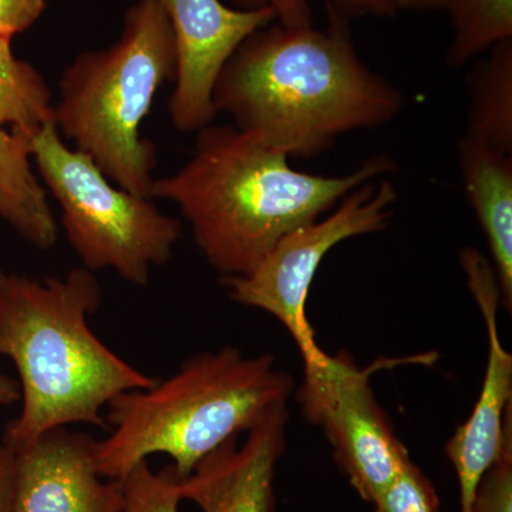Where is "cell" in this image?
Returning a JSON list of instances; mask_svg holds the SVG:
<instances>
[{"mask_svg":"<svg viewBox=\"0 0 512 512\" xmlns=\"http://www.w3.org/2000/svg\"><path fill=\"white\" fill-rule=\"evenodd\" d=\"M235 8L244 10L269 9L275 13L276 23L286 28L313 25L309 0H231ZM335 8L349 16H376L394 18L397 15L393 0H328Z\"/></svg>","mask_w":512,"mask_h":512,"instance_id":"19","label":"cell"},{"mask_svg":"<svg viewBox=\"0 0 512 512\" xmlns=\"http://www.w3.org/2000/svg\"><path fill=\"white\" fill-rule=\"evenodd\" d=\"M28 137L37 173L62 208L67 241L83 268L111 269L130 284L147 286L151 269L173 256L181 221L158 210L151 198L114 187L92 158L64 143L55 121Z\"/></svg>","mask_w":512,"mask_h":512,"instance_id":"6","label":"cell"},{"mask_svg":"<svg viewBox=\"0 0 512 512\" xmlns=\"http://www.w3.org/2000/svg\"><path fill=\"white\" fill-rule=\"evenodd\" d=\"M53 104L39 70L15 56L12 39L0 36V128L32 133L53 120Z\"/></svg>","mask_w":512,"mask_h":512,"instance_id":"16","label":"cell"},{"mask_svg":"<svg viewBox=\"0 0 512 512\" xmlns=\"http://www.w3.org/2000/svg\"><path fill=\"white\" fill-rule=\"evenodd\" d=\"M396 187L387 178L350 191L325 218L293 229L247 275L222 278L232 301L274 316L295 340L303 365L325 355L306 316L309 291L325 256L340 242L390 224Z\"/></svg>","mask_w":512,"mask_h":512,"instance_id":"7","label":"cell"},{"mask_svg":"<svg viewBox=\"0 0 512 512\" xmlns=\"http://www.w3.org/2000/svg\"><path fill=\"white\" fill-rule=\"evenodd\" d=\"M29 133L0 128V218L40 251L55 247L59 229L45 185L33 171Z\"/></svg>","mask_w":512,"mask_h":512,"instance_id":"14","label":"cell"},{"mask_svg":"<svg viewBox=\"0 0 512 512\" xmlns=\"http://www.w3.org/2000/svg\"><path fill=\"white\" fill-rule=\"evenodd\" d=\"M453 39L450 69L466 66L497 43L512 40V0H447Z\"/></svg>","mask_w":512,"mask_h":512,"instance_id":"17","label":"cell"},{"mask_svg":"<svg viewBox=\"0 0 512 512\" xmlns=\"http://www.w3.org/2000/svg\"><path fill=\"white\" fill-rule=\"evenodd\" d=\"M328 2V23L256 30L221 70L215 110L286 157L312 158L356 130L390 123L404 97L357 53L350 20Z\"/></svg>","mask_w":512,"mask_h":512,"instance_id":"1","label":"cell"},{"mask_svg":"<svg viewBox=\"0 0 512 512\" xmlns=\"http://www.w3.org/2000/svg\"><path fill=\"white\" fill-rule=\"evenodd\" d=\"M394 168L392 158L376 156L340 177L302 173L234 124L212 123L197 131L194 153L177 173L154 180L150 198L180 208L201 254L228 278L249 274L279 239Z\"/></svg>","mask_w":512,"mask_h":512,"instance_id":"2","label":"cell"},{"mask_svg":"<svg viewBox=\"0 0 512 512\" xmlns=\"http://www.w3.org/2000/svg\"><path fill=\"white\" fill-rule=\"evenodd\" d=\"M94 444L59 427L13 450L12 512H123V481L101 476Z\"/></svg>","mask_w":512,"mask_h":512,"instance_id":"11","label":"cell"},{"mask_svg":"<svg viewBox=\"0 0 512 512\" xmlns=\"http://www.w3.org/2000/svg\"><path fill=\"white\" fill-rule=\"evenodd\" d=\"M178 478L173 467L154 473L148 461L123 478V512H180Z\"/></svg>","mask_w":512,"mask_h":512,"instance_id":"18","label":"cell"},{"mask_svg":"<svg viewBox=\"0 0 512 512\" xmlns=\"http://www.w3.org/2000/svg\"><path fill=\"white\" fill-rule=\"evenodd\" d=\"M470 512H512V406L505 417L500 453L481 477Z\"/></svg>","mask_w":512,"mask_h":512,"instance_id":"21","label":"cell"},{"mask_svg":"<svg viewBox=\"0 0 512 512\" xmlns=\"http://www.w3.org/2000/svg\"><path fill=\"white\" fill-rule=\"evenodd\" d=\"M468 286L483 313L488 357L483 386L473 412L447 441L446 454L457 474L460 512H470L474 493L503 443L505 417L512 406V356L501 343L497 325L500 288L493 265L476 248L460 252Z\"/></svg>","mask_w":512,"mask_h":512,"instance_id":"10","label":"cell"},{"mask_svg":"<svg viewBox=\"0 0 512 512\" xmlns=\"http://www.w3.org/2000/svg\"><path fill=\"white\" fill-rule=\"evenodd\" d=\"M464 190L487 238L500 302L512 311V156L464 136L458 143Z\"/></svg>","mask_w":512,"mask_h":512,"instance_id":"13","label":"cell"},{"mask_svg":"<svg viewBox=\"0 0 512 512\" xmlns=\"http://www.w3.org/2000/svg\"><path fill=\"white\" fill-rule=\"evenodd\" d=\"M370 376L372 369H359L346 353H325L303 365L296 400L305 419L322 429L353 490L373 504L410 456L377 403Z\"/></svg>","mask_w":512,"mask_h":512,"instance_id":"8","label":"cell"},{"mask_svg":"<svg viewBox=\"0 0 512 512\" xmlns=\"http://www.w3.org/2000/svg\"><path fill=\"white\" fill-rule=\"evenodd\" d=\"M293 390L295 380L271 353L247 356L232 346L198 353L167 379L111 400V433L94 444L97 470L123 480L164 454L183 480L212 451L288 404Z\"/></svg>","mask_w":512,"mask_h":512,"instance_id":"4","label":"cell"},{"mask_svg":"<svg viewBox=\"0 0 512 512\" xmlns=\"http://www.w3.org/2000/svg\"><path fill=\"white\" fill-rule=\"evenodd\" d=\"M372 507L373 512H439L440 497L430 478L410 458Z\"/></svg>","mask_w":512,"mask_h":512,"instance_id":"20","label":"cell"},{"mask_svg":"<svg viewBox=\"0 0 512 512\" xmlns=\"http://www.w3.org/2000/svg\"><path fill=\"white\" fill-rule=\"evenodd\" d=\"M13 483H15V453L0 443V512H12Z\"/></svg>","mask_w":512,"mask_h":512,"instance_id":"23","label":"cell"},{"mask_svg":"<svg viewBox=\"0 0 512 512\" xmlns=\"http://www.w3.org/2000/svg\"><path fill=\"white\" fill-rule=\"evenodd\" d=\"M46 0H0V36L26 32L46 10Z\"/></svg>","mask_w":512,"mask_h":512,"instance_id":"22","label":"cell"},{"mask_svg":"<svg viewBox=\"0 0 512 512\" xmlns=\"http://www.w3.org/2000/svg\"><path fill=\"white\" fill-rule=\"evenodd\" d=\"M397 12L412 10V12H430V10L446 9L447 0H393Z\"/></svg>","mask_w":512,"mask_h":512,"instance_id":"24","label":"cell"},{"mask_svg":"<svg viewBox=\"0 0 512 512\" xmlns=\"http://www.w3.org/2000/svg\"><path fill=\"white\" fill-rule=\"evenodd\" d=\"M101 299L94 272L83 266L42 281L0 268V356L15 363L22 400L3 437L12 450L70 424L104 427L114 397L157 382L90 328Z\"/></svg>","mask_w":512,"mask_h":512,"instance_id":"3","label":"cell"},{"mask_svg":"<svg viewBox=\"0 0 512 512\" xmlns=\"http://www.w3.org/2000/svg\"><path fill=\"white\" fill-rule=\"evenodd\" d=\"M288 404L276 407L247 431L208 454L190 476L178 480L181 501L201 512H274L275 474L286 448Z\"/></svg>","mask_w":512,"mask_h":512,"instance_id":"12","label":"cell"},{"mask_svg":"<svg viewBox=\"0 0 512 512\" xmlns=\"http://www.w3.org/2000/svg\"><path fill=\"white\" fill-rule=\"evenodd\" d=\"M20 390L19 384L12 377L0 373V406H9L19 402Z\"/></svg>","mask_w":512,"mask_h":512,"instance_id":"25","label":"cell"},{"mask_svg":"<svg viewBox=\"0 0 512 512\" xmlns=\"http://www.w3.org/2000/svg\"><path fill=\"white\" fill-rule=\"evenodd\" d=\"M173 29L177 73L168 103L173 126L197 133L217 117L214 87L239 46L276 22L269 9L229 8L221 0H158Z\"/></svg>","mask_w":512,"mask_h":512,"instance_id":"9","label":"cell"},{"mask_svg":"<svg viewBox=\"0 0 512 512\" xmlns=\"http://www.w3.org/2000/svg\"><path fill=\"white\" fill-rule=\"evenodd\" d=\"M476 60L466 77V137L512 156V40Z\"/></svg>","mask_w":512,"mask_h":512,"instance_id":"15","label":"cell"},{"mask_svg":"<svg viewBox=\"0 0 512 512\" xmlns=\"http://www.w3.org/2000/svg\"><path fill=\"white\" fill-rule=\"evenodd\" d=\"M173 29L158 0H137L107 49L76 56L59 79L53 121L74 148L92 158L120 188L150 198L157 148L141 126L158 89L174 82Z\"/></svg>","mask_w":512,"mask_h":512,"instance_id":"5","label":"cell"}]
</instances>
